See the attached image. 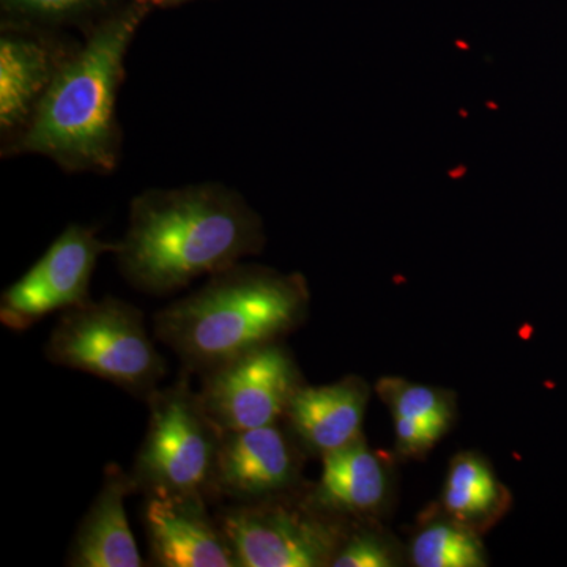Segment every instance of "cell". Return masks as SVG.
<instances>
[{"instance_id": "6da1fadb", "label": "cell", "mask_w": 567, "mask_h": 567, "mask_svg": "<svg viewBox=\"0 0 567 567\" xmlns=\"http://www.w3.org/2000/svg\"><path fill=\"white\" fill-rule=\"evenodd\" d=\"M264 244L262 221L240 194L200 183L140 194L114 254L130 286L167 295L240 264Z\"/></svg>"}, {"instance_id": "7a4b0ae2", "label": "cell", "mask_w": 567, "mask_h": 567, "mask_svg": "<svg viewBox=\"0 0 567 567\" xmlns=\"http://www.w3.org/2000/svg\"><path fill=\"white\" fill-rule=\"evenodd\" d=\"M308 298L300 275L237 264L156 312L153 331L186 371L204 375L240 354L279 342L303 319Z\"/></svg>"}, {"instance_id": "3957f363", "label": "cell", "mask_w": 567, "mask_h": 567, "mask_svg": "<svg viewBox=\"0 0 567 567\" xmlns=\"http://www.w3.org/2000/svg\"><path fill=\"white\" fill-rule=\"evenodd\" d=\"M147 11L148 0H136L99 25L81 51L62 62L24 126L17 152L50 156L69 171L114 169L123 63Z\"/></svg>"}, {"instance_id": "277c9868", "label": "cell", "mask_w": 567, "mask_h": 567, "mask_svg": "<svg viewBox=\"0 0 567 567\" xmlns=\"http://www.w3.org/2000/svg\"><path fill=\"white\" fill-rule=\"evenodd\" d=\"M44 354L51 363L99 377L144 401L167 372L144 315L112 297L62 312Z\"/></svg>"}, {"instance_id": "5b68a950", "label": "cell", "mask_w": 567, "mask_h": 567, "mask_svg": "<svg viewBox=\"0 0 567 567\" xmlns=\"http://www.w3.org/2000/svg\"><path fill=\"white\" fill-rule=\"evenodd\" d=\"M145 402L151 417L132 472L137 492L210 499L223 434L205 412L199 391L193 390L189 371Z\"/></svg>"}, {"instance_id": "8992f818", "label": "cell", "mask_w": 567, "mask_h": 567, "mask_svg": "<svg viewBox=\"0 0 567 567\" xmlns=\"http://www.w3.org/2000/svg\"><path fill=\"white\" fill-rule=\"evenodd\" d=\"M237 567L331 566L344 543L339 525L317 507H292L279 498L234 503L215 514Z\"/></svg>"}, {"instance_id": "52a82bcc", "label": "cell", "mask_w": 567, "mask_h": 567, "mask_svg": "<svg viewBox=\"0 0 567 567\" xmlns=\"http://www.w3.org/2000/svg\"><path fill=\"white\" fill-rule=\"evenodd\" d=\"M300 386L292 357L279 342H271L204 374L199 398L226 434L278 424Z\"/></svg>"}, {"instance_id": "ba28073f", "label": "cell", "mask_w": 567, "mask_h": 567, "mask_svg": "<svg viewBox=\"0 0 567 567\" xmlns=\"http://www.w3.org/2000/svg\"><path fill=\"white\" fill-rule=\"evenodd\" d=\"M95 230L71 224L0 300V322L9 330H29L44 317L92 301L91 281L104 252H114Z\"/></svg>"}, {"instance_id": "9c48e42d", "label": "cell", "mask_w": 567, "mask_h": 567, "mask_svg": "<svg viewBox=\"0 0 567 567\" xmlns=\"http://www.w3.org/2000/svg\"><path fill=\"white\" fill-rule=\"evenodd\" d=\"M300 472L297 450L278 424L226 432L213 473L212 498L257 503L279 498Z\"/></svg>"}, {"instance_id": "30bf717a", "label": "cell", "mask_w": 567, "mask_h": 567, "mask_svg": "<svg viewBox=\"0 0 567 567\" xmlns=\"http://www.w3.org/2000/svg\"><path fill=\"white\" fill-rule=\"evenodd\" d=\"M144 528L153 565L237 567L233 547L208 499L193 495H145Z\"/></svg>"}, {"instance_id": "8fae6325", "label": "cell", "mask_w": 567, "mask_h": 567, "mask_svg": "<svg viewBox=\"0 0 567 567\" xmlns=\"http://www.w3.org/2000/svg\"><path fill=\"white\" fill-rule=\"evenodd\" d=\"M137 492L132 473L111 464L104 470L99 494L93 498L74 535L66 565L71 567H141L125 502Z\"/></svg>"}, {"instance_id": "7c38bea8", "label": "cell", "mask_w": 567, "mask_h": 567, "mask_svg": "<svg viewBox=\"0 0 567 567\" xmlns=\"http://www.w3.org/2000/svg\"><path fill=\"white\" fill-rule=\"evenodd\" d=\"M365 404L368 390L357 379L323 386L301 385L284 417L308 450L324 456L360 439Z\"/></svg>"}, {"instance_id": "4fadbf2b", "label": "cell", "mask_w": 567, "mask_h": 567, "mask_svg": "<svg viewBox=\"0 0 567 567\" xmlns=\"http://www.w3.org/2000/svg\"><path fill=\"white\" fill-rule=\"evenodd\" d=\"M65 59L44 41L9 35L0 40V128H24Z\"/></svg>"}, {"instance_id": "5bb4252c", "label": "cell", "mask_w": 567, "mask_h": 567, "mask_svg": "<svg viewBox=\"0 0 567 567\" xmlns=\"http://www.w3.org/2000/svg\"><path fill=\"white\" fill-rule=\"evenodd\" d=\"M322 475L309 505L327 514H368L386 494L385 466L363 440L324 454Z\"/></svg>"}, {"instance_id": "9a60e30c", "label": "cell", "mask_w": 567, "mask_h": 567, "mask_svg": "<svg viewBox=\"0 0 567 567\" xmlns=\"http://www.w3.org/2000/svg\"><path fill=\"white\" fill-rule=\"evenodd\" d=\"M505 499V488L483 458L461 454L451 462L443 505L457 522L470 527L498 517Z\"/></svg>"}, {"instance_id": "2e32d148", "label": "cell", "mask_w": 567, "mask_h": 567, "mask_svg": "<svg viewBox=\"0 0 567 567\" xmlns=\"http://www.w3.org/2000/svg\"><path fill=\"white\" fill-rule=\"evenodd\" d=\"M417 567L486 566V555L473 528L461 522H435L417 533L412 544Z\"/></svg>"}, {"instance_id": "e0dca14e", "label": "cell", "mask_w": 567, "mask_h": 567, "mask_svg": "<svg viewBox=\"0 0 567 567\" xmlns=\"http://www.w3.org/2000/svg\"><path fill=\"white\" fill-rule=\"evenodd\" d=\"M377 391L393 415L410 417L436 434H445L451 421V409L446 399L434 388L402 379H383L377 385Z\"/></svg>"}, {"instance_id": "ac0fdd59", "label": "cell", "mask_w": 567, "mask_h": 567, "mask_svg": "<svg viewBox=\"0 0 567 567\" xmlns=\"http://www.w3.org/2000/svg\"><path fill=\"white\" fill-rule=\"evenodd\" d=\"M393 557L383 540L369 533L346 537L331 567H391Z\"/></svg>"}, {"instance_id": "d6986e66", "label": "cell", "mask_w": 567, "mask_h": 567, "mask_svg": "<svg viewBox=\"0 0 567 567\" xmlns=\"http://www.w3.org/2000/svg\"><path fill=\"white\" fill-rule=\"evenodd\" d=\"M393 417L398 445L406 454H423L442 439V435L415 420L401 415H393Z\"/></svg>"}, {"instance_id": "ffe728a7", "label": "cell", "mask_w": 567, "mask_h": 567, "mask_svg": "<svg viewBox=\"0 0 567 567\" xmlns=\"http://www.w3.org/2000/svg\"><path fill=\"white\" fill-rule=\"evenodd\" d=\"M96 0H7L9 7L39 18H62L87 9Z\"/></svg>"}, {"instance_id": "44dd1931", "label": "cell", "mask_w": 567, "mask_h": 567, "mask_svg": "<svg viewBox=\"0 0 567 567\" xmlns=\"http://www.w3.org/2000/svg\"><path fill=\"white\" fill-rule=\"evenodd\" d=\"M158 2H162V3H178V2H185V0H158Z\"/></svg>"}]
</instances>
